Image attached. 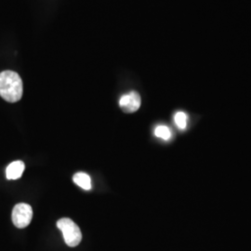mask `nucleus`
Listing matches in <instances>:
<instances>
[{
	"instance_id": "nucleus-1",
	"label": "nucleus",
	"mask_w": 251,
	"mask_h": 251,
	"mask_svg": "<svg viewBox=\"0 0 251 251\" xmlns=\"http://www.w3.org/2000/svg\"><path fill=\"white\" fill-rule=\"evenodd\" d=\"M24 85L21 76L13 71L0 73V96L9 102H17L22 99Z\"/></svg>"
},
{
	"instance_id": "nucleus-2",
	"label": "nucleus",
	"mask_w": 251,
	"mask_h": 251,
	"mask_svg": "<svg viewBox=\"0 0 251 251\" xmlns=\"http://www.w3.org/2000/svg\"><path fill=\"white\" fill-rule=\"evenodd\" d=\"M57 227L63 233L64 242L67 246L75 248L80 244L82 233L80 228L73 222L71 219L63 218L57 222Z\"/></svg>"
},
{
	"instance_id": "nucleus-3",
	"label": "nucleus",
	"mask_w": 251,
	"mask_h": 251,
	"mask_svg": "<svg viewBox=\"0 0 251 251\" xmlns=\"http://www.w3.org/2000/svg\"><path fill=\"white\" fill-rule=\"evenodd\" d=\"M12 223L17 228L23 229L30 225L33 218L32 206L25 203H20L12 210Z\"/></svg>"
},
{
	"instance_id": "nucleus-4",
	"label": "nucleus",
	"mask_w": 251,
	"mask_h": 251,
	"mask_svg": "<svg viewBox=\"0 0 251 251\" xmlns=\"http://www.w3.org/2000/svg\"><path fill=\"white\" fill-rule=\"evenodd\" d=\"M141 102L140 94L136 91H130L120 98L119 105L125 113H134L141 107Z\"/></svg>"
},
{
	"instance_id": "nucleus-5",
	"label": "nucleus",
	"mask_w": 251,
	"mask_h": 251,
	"mask_svg": "<svg viewBox=\"0 0 251 251\" xmlns=\"http://www.w3.org/2000/svg\"><path fill=\"white\" fill-rule=\"evenodd\" d=\"M25 169L23 161H14L10 163L6 170V177L8 179H18L22 177Z\"/></svg>"
},
{
	"instance_id": "nucleus-6",
	"label": "nucleus",
	"mask_w": 251,
	"mask_h": 251,
	"mask_svg": "<svg viewBox=\"0 0 251 251\" xmlns=\"http://www.w3.org/2000/svg\"><path fill=\"white\" fill-rule=\"evenodd\" d=\"M74 181L76 185H78L84 190L89 191L91 189V179L87 173L84 172H77L74 175Z\"/></svg>"
},
{
	"instance_id": "nucleus-7",
	"label": "nucleus",
	"mask_w": 251,
	"mask_h": 251,
	"mask_svg": "<svg viewBox=\"0 0 251 251\" xmlns=\"http://www.w3.org/2000/svg\"><path fill=\"white\" fill-rule=\"evenodd\" d=\"M154 134L158 138H161L165 141L170 140L171 137V129L166 126H158L154 130Z\"/></svg>"
},
{
	"instance_id": "nucleus-8",
	"label": "nucleus",
	"mask_w": 251,
	"mask_h": 251,
	"mask_svg": "<svg viewBox=\"0 0 251 251\" xmlns=\"http://www.w3.org/2000/svg\"><path fill=\"white\" fill-rule=\"evenodd\" d=\"M174 120L176 125L178 126L179 129H184L187 125V116L184 112H178L176 113Z\"/></svg>"
}]
</instances>
